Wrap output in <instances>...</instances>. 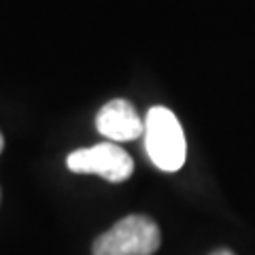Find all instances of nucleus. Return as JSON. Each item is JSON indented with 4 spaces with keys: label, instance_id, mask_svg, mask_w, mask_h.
<instances>
[{
    "label": "nucleus",
    "instance_id": "4",
    "mask_svg": "<svg viewBox=\"0 0 255 255\" xmlns=\"http://www.w3.org/2000/svg\"><path fill=\"white\" fill-rule=\"evenodd\" d=\"M96 128L102 136L115 142L134 140L140 134H145V122L138 117L136 109L122 98L111 100L100 109L98 117H96Z\"/></svg>",
    "mask_w": 255,
    "mask_h": 255
},
{
    "label": "nucleus",
    "instance_id": "2",
    "mask_svg": "<svg viewBox=\"0 0 255 255\" xmlns=\"http://www.w3.org/2000/svg\"><path fill=\"white\" fill-rule=\"evenodd\" d=\"M162 234L153 219L130 215L100 234L94 243V255H153L159 249Z\"/></svg>",
    "mask_w": 255,
    "mask_h": 255
},
{
    "label": "nucleus",
    "instance_id": "6",
    "mask_svg": "<svg viewBox=\"0 0 255 255\" xmlns=\"http://www.w3.org/2000/svg\"><path fill=\"white\" fill-rule=\"evenodd\" d=\"M2 149H4V138H2V134H0V153H2Z\"/></svg>",
    "mask_w": 255,
    "mask_h": 255
},
{
    "label": "nucleus",
    "instance_id": "5",
    "mask_svg": "<svg viewBox=\"0 0 255 255\" xmlns=\"http://www.w3.org/2000/svg\"><path fill=\"white\" fill-rule=\"evenodd\" d=\"M211 255H234V253L228 251V249H221V251H215V253H211Z\"/></svg>",
    "mask_w": 255,
    "mask_h": 255
},
{
    "label": "nucleus",
    "instance_id": "3",
    "mask_svg": "<svg viewBox=\"0 0 255 255\" xmlns=\"http://www.w3.org/2000/svg\"><path fill=\"white\" fill-rule=\"evenodd\" d=\"M66 166L77 174H98L111 183L126 181L134 170L132 157L115 142L77 149L66 157Z\"/></svg>",
    "mask_w": 255,
    "mask_h": 255
},
{
    "label": "nucleus",
    "instance_id": "1",
    "mask_svg": "<svg viewBox=\"0 0 255 255\" xmlns=\"http://www.w3.org/2000/svg\"><path fill=\"white\" fill-rule=\"evenodd\" d=\"M145 147L147 155L159 170L177 172L187 157L185 134L179 119L166 107H153L145 119Z\"/></svg>",
    "mask_w": 255,
    "mask_h": 255
}]
</instances>
